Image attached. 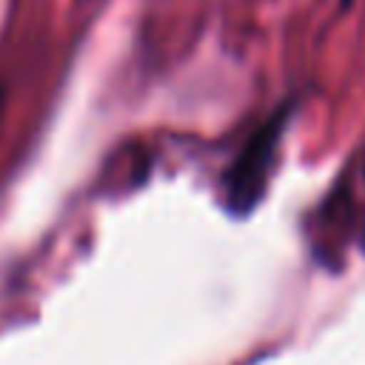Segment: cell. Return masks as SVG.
<instances>
[{
  "instance_id": "obj_1",
  "label": "cell",
  "mask_w": 365,
  "mask_h": 365,
  "mask_svg": "<svg viewBox=\"0 0 365 365\" xmlns=\"http://www.w3.org/2000/svg\"><path fill=\"white\" fill-rule=\"evenodd\" d=\"M291 120V103L279 106L242 145L234 165L225 174V202L234 214H248L265 194L271 171L277 165L279 143Z\"/></svg>"
}]
</instances>
